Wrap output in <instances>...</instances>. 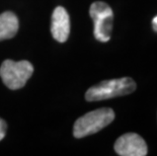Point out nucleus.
Returning a JSON list of instances; mask_svg holds the SVG:
<instances>
[{
  "mask_svg": "<svg viewBox=\"0 0 157 156\" xmlns=\"http://www.w3.org/2000/svg\"><path fill=\"white\" fill-rule=\"evenodd\" d=\"M137 87L136 82L130 77L105 80L90 87L85 93L87 101H98L132 93Z\"/></svg>",
  "mask_w": 157,
  "mask_h": 156,
  "instance_id": "obj_1",
  "label": "nucleus"
},
{
  "mask_svg": "<svg viewBox=\"0 0 157 156\" xmlns=\"http://www.w3.org/2000/svg\"><path fill=\"white\" fill-rule=\"evenodd\" d=\"M115 120V112L109 108H101L89 112L77 119L73 128L75 138H83L102 130Z\"/></svg>",
  "mask_w": 157,
  "mask_h": 156,
  "instance_id": "obj_2",
  "label": "nucleus"
},
{
  "mask_svg": "<svg viewBox=\"0 0 157 156\" xmlns=\"http://www.w3.org/2000/svg\"><path fill=\"white\" fill-rule=\"evenodd\" d=\"M34 73V67L29 61H3L0 67V77L8 88L19 89L25 85L26 81Z\"/></svg>",
  "mask_w": 157,
  "mask_h": 156,
  "instance_id": "obj_3",
  "label": "nucleus"
},
{
  "mask_svg": "<svg viewBox=\"0 0 157 156\" xmlns=\"http://www.w3.org/2000/svg\"><path fill=\"white\" fill-rule=\"evenodd\" d=\"M89 14L94 24L95 39L102 43L109 42L113 25V12L111 6L102 1L93 2L89 8Z\"/></svg>",
  "mask_w": 157,
  "mask_h": 156,
  "instance_id": "obj_4",
  "label": "nucleus"
},
{
  "mask_svg": "<svg viewBox=\"0 0 157 156\" xmlns=\"http://www.w3.org/2000/svg\"><path fill=\"white\" fill-rule=\"evenodd\" d=\"M115 151L121 156H145L148 153L147 144L141 136L127 133L116 141Z\"/></svg>",
  "mask_w": 157,
  "mask_h": 156,
  "instance_id": "obj_5",
  "label": "nucleus"
},
{
  "mask_svg": "<svg viewBox=\"0 0 157 156\" xmlns=\"http://www.w3.org/2000/svg\"><path fill=\"white\" fill-rule=\"evenodd\" d=\"M51 32L53 38L59 43L67 41L70 34V19L67 10L62 6H58L53 11Z\"/></svg>",
  "mask_w": 157,
  "mask_h": 156,
  "instance_id": "obj_6",
  "label": "nucleus"
},
{
  "mask_svg": "<svg viewBox=\"0 0 157 156\" xmlns=\"http://www.w3.org/2000/svg\"><path fill=\"white\" fill-rule=\"evenodd\" d=\"M18 31V18L11 11L0 14V41L13 38Z\"/></svg>",
  "mask_w": 157,
  "mask_h": 156,
  "instance_id": "obj_7",
  "label": "nucleus"
},
{
  "mask_svg": "<svg viewBox=\"0 0 157 156\" xmlns=\"http://www.w3.org/2000/svg\"><path fill=\"white\" fill-rule=\"evenodd\" d=\"M6 131H7V125H6V123L0 118V141L5 137Z\"/></svg>",
  "mask_w": 157,
  "mask_h": 156,
  "instance_id": "obj_8",
  "label": "nucleus"
},
{
  "mask_svg": "<svg viewBox=\"0 0 157 156\" xmlns=\"http://www.w3.org/2000/svg\"><path fill=\"white\" fill-rule=\"evenodd\" d=\"M152 26H153V29H154L155 32H157V16H155V17L152 19Z\"/></svg>",
  "mask_w": 157,
  "mask_h": 156,
  "instance_id": "obj_9",
  "label": "nucleus"
}]
</instances>
